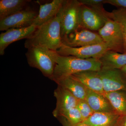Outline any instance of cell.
<instances>
[{
	"label": "cell",
	"mask_w": 126,
	"mask_h": 126,
	"mask_svg": "<svg viewBox=\"0 0 126 126\" xmlns=\"http://www.w3.org/2000/svg\"><path fill=\"white\" fill-rule=\"evenodd\" d=\"M82 5L91 7L100 13L107 16L109 18V12L105 10L103 7L104 0H79Z\"/></svg>",
	"instance_id": "obj_23"
},
{
	"label": "cell",
	"mask_w": 126,
	"mask_h": 126,
	"mask_svg": "<svg viewBox=\"0 0 126 126\" xmlns=\"http://www.w3.org/2000/svg\"><path fill=\"white\" fill-rule=\"evenodd\" d=\"M81 4L77 0H64L58 15L61 38L80 29L79 12Z\"/></svg>",
	"instance_id": "obj_4"
},
{
	"label": "cell",
	"mask_w": 126,
	"mask_h": 126,
	"mask_svg": "<svg viewBox=\"0 0 126 126\" xmlns=\"http://www.w3.org/2000/svg\"><path fill=\"white\" fill-rule=\"evenodd\" d=\"M77 107L80 112L84 121L94 112L85 99H79Z\"/></svg>",
	"instance_id": "obj_24"
},
{
	"label": "cell",
	"mask_w": 126,
	"mask_h": 126,
	"mask_svg": "<svg viewBox=\"0 0 126 126\" xmlns=\"http://www.w3.org/2000/svg\"><path fill=\"white\" fill-rule=\"evenodd\" d=\"M63 45L60 19L58 14L51 20L38 27L26 39L24 46L27 49L32 47H42L56 51Z\"/></svg>",
	"instance_id": "obj_1"
},
{
	"label": "cell",
	"mask_w": 126,
	"mask_h": 126,
	"mask_svg": "<svg viewBox=\"0 0 126 126\" xmlns=\"http://www.w3.org/2000/svg\"><path fill=\"white\" fill-rule=\"evenodd\" d=\"M104 93L126 91V77L120 69H101L98 71Z\"/></svg>",
	"instance_id": "obj_10"
},
{
	"label": "cell",
	"mask_w": 126,
	"mask_h": 126,
	"mask_svg": "<svg viewBox=\"0 0 126 126\" xmlns=\"http://www.w3.org/2000/svg\"><path fill=\"white\" fill-rule=\"evenodd\" d=\"M118 126V125H117V124L116 125V126Z\"/></svg>",
	"instance_id": "obj_29"
},
{
	"label": "cell",
	"mask_w": 126,
	"mask_h": 126,
	"mask_svg": "<svg viewBox=\"0 0 126 126\" xmlns=\"http://www.w3.org/2000/svg\"><path fill=\"white\" fill-rule=\"evenodd\" d=\"M106 43H103L94 45L79 47H72L63 44L57 53L62 56H72L79 58H95L99 59L108 50Z\"/></svg>",
	"instance_id": "obj_6"
},
{
	"label": "cell",
	"mask_w": 126,
	"mask_h": 126,
	"mask_svg": "<svg viewBox=\"0 0 126 126\" xmlns=\"http://www.w3.org/2000/svg\"><path fill=\"white\" fill-rule=\"evenodd\" d=\"M101 68V63L98 59H82L73 56H62L58 53L51 79L55 82L79 72L86 70L99 71Z\"/></svg>",
	"instance_id": "obj_2"
},
{
	"label": "cell",
	"mask_w": 126,
	"mask_h": 126,
	"mask_svg": "<svg viewBox=\"0 0 126 126\" xmlns=\"http://www.w3.org/2000/svg\"><path fill=\"white\" fill-rule=\"evenodd\" d=\"M54 95L56 103L53 114L56 118L69 109L77 107L79 99L65 88L58 85L54 90Z\"/></svg>",
	"instance_id": "obj_12"
},
{
	"label": "cell",
	"mask_w": 126,
	"mask_h": 126,
	"mask_svg": "<svg viewBox=\"0 0 126 126\" xmlns=\"http://www.w3.org/2000/svg\"><path fill=\"white\" fill-rule=\"evenodd\" d=\"M109 18L107 16L81 4L79 12L80 29L92 31H98L105 25Z\"/></svg>",
	"instance_id": "obj_9"
},
{
	"label": "cell",
	"mask_w": 126,
	"mask_h": 126,
	"mask_svg": "<svg viewBox=\"0 0 126 126\" xmlns=\"http://www.w3.org/2000/svg\"><path fill=\"white\" fill-rule=\"evenodd\" d=\"M86 100L94 112L116 113L103 94L88 89Z\"/></svg>",
	"instance_id": "obj_15"
},
{
	"label": "cell",
	"mask_w": 126,
	"mask_h": 126,
	"mask_svg": "<svg viewBox=\"0 0 126 126\" xmlns=\"http://www.w3.org/2000/svg\"><path fill=\"white\" fill-rule=\"evenodd\" d=\"M63 44L72 47L94 45L103 42L98 33L85 29H80L62 38Z\"/></svg>",
	"instance_id": "obj_7"
},
{
	"label": "cell",
	"mask_w": 126,
	"mask_h": 126,
	"mask_svg": "<svg viewBox=\"0 0 126 126\" xmlns=\"http://www.w3.org/2000/svg\"><path fill=\"white\" fill-rule=\"evenodd\" d=\"M79 81L88 89L103 94V84L98 71L86 70L71 75Z\"/></svg>",
	"instance_id": "obj_14"
},
{
	"label": "cell",
	"mask_w": 126,
	"mask_h": 126,
	"mask_svg": "<svg viewBox=\"0 0 126 126\" xmlns=\"http://www.w3.org/2000/svg\"><path fill=\"white\" fill-rule=\"evenodd\" d=\"M120 69L121 70L122 73L124 74V75L126 77V65L123 66V67Z\"/></svg>",
	"instance_id": "obj_28"
},
{
	"label": "cell",
	"mask_w": 126,
	"mask_h": 126,
	"mask_svg": "<svg viewBox=\"0 0 126 126\" xmlns=\"http://www.w3.org/2000/svg\"><path fill=\"white\" fill-rule=\"evenodd\" d=\"M103 94L108 99L116 114L120 116L126 115V91L104 93Z\"/></svg>",
	"instance_id": "obj_20"
},
{
	"label": "cell",
	"mask_w": 126,
	"mask_h": 126,
	"mask_svg": "<svg viewBox=\"0 0 126 126\" xmlns=\"http://www.w3.org/2000/svg\"><path fill=\"white\" fill-rule=\"evenodd\" d=\"M109 17L118 23L121 27L124 38V53H126V9L113 10L109 12Z\"/></svg>",
	"instance_id": "obj_21"
},
{
	"label": "cell",
	"mask_w": 126,
	"mask_h": 126,
	"mask_svg": "<svg viewBox=\"0 0 126 126\" xmlns=\"http://www.w3.org/2000/svg\"><path fill=\"white\" fill-rule=\"evenodd\" d=\"M64 0H53L49 3L40 5L38 15L33 25L37 27L51 20L57 15Z\"/></svg>",
	"instance_id": "obj_13"
},
{
	"label": "cell",
	"mask_w": 126,
	"mask_h": 126,
	"mask_svg": "<svg viewBox=\"0 0 126 126\" xmlns=\"http://www.w3.org/2000/svg\"><path fill=\"white\" fill-rule=\"evenodd\" d=\"M99 60L101 63L102 69H121L126 64V53L108 50Z\"/></svg>",
	"instance_id": "obj_16"
},
{
	"label": "cell",
	"mask_w": 126,
	"mask_h": 126,
	"mask_svg": "<svg viewBox=\"0 0 126 126\" xmlns=\"http://www.w3.org/2000/svg\"><path fill=\"white\" fill-rule=\"evenodd\" d=\"M60 116L64 117L72 125L80 124L84 121L83 118L77 107L68 110Z\"/></svg>",
	"instance_id": "obj_22"
},
{
	"label": "cell",
	"mask_w": 126,
	"mask_h": 126,
	"mask_svg": "<svg viewBox=\"0 0 126 126\" xmlns=\"http://www.w3.org/2000/svg\"><path fill=\"white\" fill-rule=\"evenodd\" d=\"M38 15L37 12L25 9L0 20V31H6L11 29H19L29 27Z\"/></svg>",
	"instance_id": "obj_8"
},
{
	"label": "cell",
	"mask_w": 126,
	"mask_h": 126,
	"mask_svg": "<svg viewBox=\"0 0 126 126\" xmlns=\"http://www.w3.org/2000/svg\"><path fill=\"white\" fill-rule=\"evenodd\" d=\"M98 33L107 44L109 50L124 53V38L118 23L108 19L104 25L98 31Z\"/></svg>",
	"instance_id": "obj_5"
},
{
	"label": "cell",
	"mask_w": 126,
	"mask_h": 126,
	"mask_svg": "<svg viewBox=\"0 0 126 126\" xmlns=\"http://www.w3.org/2000/svg\"><path fill=\"white\" fill-rule=\"evenodd\" d=\"M26 53L30 66L40 70L43 75L51 79L56 64V51L42 47H32Z\"/></svg>",
	"instance_id": "obj_3"
},
{
	"label": "cell",
	"mask_w": 126,
	"mask_h": 126,
	"mask_svg": "<svg viewBox=\"0 0 126 126\" xmlns=\"http://www.w3.org/2000/svg\"><path fill=\"white\" fill-rule=\"evenodd\" d=\"M32 25L29 27L19 29H11L0 34V55H3L5 50L12 43L24 39L28 38L37 29Z\"/></svg>",
	"instance_id": "obj_11"
},
{
	"label": "cell",
	"mask_w": 126,
	"mask_h": 126,
	"mask_svg": "<svg viewBox=\"0 0 126 126\" xmlns=\"http://www.w3.org/2000/svg\"><path fill=\"white\" fill-rule=\"evenodd\" d=\"M30 1L28 0H0V20L26 9L27 4Z\"/></svg>",
	"instance_id": "obj_19"
},
{
	"label": "cell",
	"mask_w": 126,
	"mask_h": 126,
	"mask_svg": "<svg viewBox=\"0 0 126 126\" xmlns=\"http://www.w3.org/2000/svg\"><path fill=\"white\" fill-rule=\"evenodd\" d=\"M117 125L118 126H126V115L119 116Z\"/></svg>",
	"instance_id": "obj_27"
},
{
	"label": "cell",
	"mask_w": 126,
	"mask_h": 126,
	"mask_svg": "<svg viewBox=\"0 0 126 126\" xmlns=\"http://www.w3.org/2000/svg\"><path fill=\"white\" fill-rule=\"evenodd\" d=\"M57 118L59 120L63 126H90L82 123L76 125H72L67 121L65 118L63 116H59Z\"/></svg>",
	"instance_id": "obj_26"
},
{
	"label": "cell",
	"mask_w": 126,
	"mask_h": 126,
	"mask_svg": "<svg viewBox=\"0 0 126 126\" xmlns=\"http://www.w3.org/2000/svg\"><path fill=\"white\" fill-rule=\"evenodd\" d=\"M104 3L110 4L118 9H126V0H104Z\"/></svg>",
	"instance_id": "obj_25"
},
{
	"label": "cell",
	"mask_w": 126,
	"mask_h": 126,
	"mask_svg": "<svg viewBox=\"0 0 126 126\" xmlns=\"http://www.w3.org/2000/svg\"><path fill=\"white\" fill-rule=\"evenodd\" d=\"M120 116L115 113L94 112L82 123L90 126H115Z\"/></svg>",
	"instance_id": "obj_18"
},
{
	"label": "cell",
	"mask_w": 126,
	"mask_h": 126,
	"mask_svg": "<svg viewBox=\"0 0 126 126\" xmlns=\"http://www.w3.org/2000/svg\"><path fill=\"white\" fill-rule=\"evenodd\" d=\"M58 85L65 88L78 99L86 100L88 88L72 76L55 81Z\"/></svg>",
	"instance_id": "obj_17"
}]
</instances>
